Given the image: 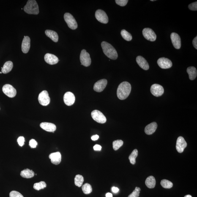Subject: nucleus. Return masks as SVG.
I'll use <instances>...</instances> for the list:
<instances>
[{"mask_svg":"<svg viewBox=\"0 0 197 197\" xmlns=\"http://www.w3.org/2000/svg\"><path fill=\"white\" fill-rule=\"evenodd\" d=\"M65 20L69 28L72 30H75L78 28V23L76 20L72 15L69 13H65L64 15Z\"/></svg>","mask_w":197,"mask_h":197,"instance_id":"nucleus-4","label":"nucleus"},{"mask_svg":"<svg viewBox=\"0 0 197 197\" xmlns=\"http://www.w3.org/2000/svg\"><path fill=\"white\" fill-rule=\"evenodd\" d=\"M101 47L104 54L110 59L115 60L117 59V51L112 45L106 42H102Z\"/></svg>","mask_w":197,"mask_h":197,"instance_id":"nucleus-2","label":"nucleus"},{"mask_svg":"<svg viewBox=\"0 0 197 197\" xmlns=\"http://www.w3.org/2000/svg\"><path fill=\"white\" fill-rule=\"evenodd\" d=\"M20 174L22 177L30 179L34 177V173L32 170L26 169L20 172Z\"/></svg>","mask_w":197,"mask_h":197,"instance_id":"nucleus-25","label":"nucleus"},{"mask_svg":"<svg viewBox=\"0 0 197 197\" xmlns=\"http://www.w3.org/2000/svg\"><path fill=\"white\" fill-rule=\"evenodd\" d=\"M112 190L113 193H117L119 191V189L117 187H113L112 188Z\"/></svg>","mask_w":197,"mask_h":197,"instance_id":"nucleus-43","label":"nucleus"},{"mask_svg":"<svg viewBox=\"0 0 197 197\" xmlns=\"http://www.w3.org/2000/svg\"><path fill=\"white\" fill-rule=\"evenodd\" d=\"M151 93L156 97H160L164 93V89L163 87L158 84L152 85L150 88Z\"/></svg>","mask_w":197,"mask_h":197,"instance_id":"nucleus-11","label":"nucleus"},{"mask_svg":"<svg viewBox=\"0 0 197 197\" xmlns=\"http://www.w3.org/2000/svg\"><path fill=\"white\" fill-rule=\"evenodd\" d=\"M187 72L188 74L189 79L190 80H194L197 77V70L194 67H188L187 69Z\"/></svg>","mask_w":197,"mask_h":197,"instance_id":"nucleus-26","label":"nucleus"},{"mask_svg":"<svg viewBox=\"0 0 197 197\" xmlns=\"http://www.w3.org/2000/svg\"><path fill=\"white\" fill-rule=\"evenodd\" d=\"M40 126L41 128L48 132L54 133L56 129V126L50 123L42 122L40 124Z\"/></svg>","mask_w":197,"mask_h":197,"instance_id":"nucleus-20","label":"nucleus"},{"mask_svg":"<svg viewBox=\"0 0 197 197\" xmlns=\"http://www.w3.org/2000/svg\"><path fill=\"white\" fill-rule=\"evenodd\" d=\"M39 103L43 106H47L50 102V98L48 92L43 91L39 94L38 97Z\"/></svg>","mask_w":197,"mask_h":197,"instance_id":"nucleus-7","label":"nucleus"},{"mask_svg":"<svg viewBox=\"0 0 197 197\" xmlns=\"http://www.w3.org/2000/svg\"><path fill=\"white\" fill-rule=\"evenodd\" d=\"M31 47V39L28 36H24L22 44V50L24 53L29 52Z\"/></svg>","mask_w":197,"mask_h":197,"instance_id":"nucleus-17","label":"nucleus"},{"mask_svg":"<svg viewBox=\"0 0 197 197\" xmlns=\"http://www.w3.org/2000/svg\"><path fill=\"white\" fill-rule=\"evenodd\" d=\"M161 185L164 188L170 189L172 188L173 186L172 182L167 180L164 179L162 180L161 182Z\"/></svg>","mask_w":197,"mask_h":197,"instance_id":"nucleus-33","label":"nucleus"},{"mask_svg":"<svg viewBox=\"0 0 197 197\" xmlns=\"http://www.w3.org/2000/svg\"><path fill=\"white\" fill-rule=\"evenodd\" d=\"M128 1L127 0H116V4L121 6H124L126 5Z\"/></svg>","mask_w":197,"mask_h":197,"instance_id":"nucleus-37","label":"nucleus"},{"mask_svg":"<svg viewBox=\"0 0 197 197\" xmlns=\"http://www.w3.org/2000/svg\"><path fill=\"white\" fill-rule=\"evenodd\" d=\"M25 141V138L23 136L20 137L17 139V142H18L19 145L21 147L24 145Z\"/></svg>","mask_w":197,"mask_h":197,"instance_id":"nucleus-39","label":"nucleus"},{"mask_svg":"<svg viewBox=\"0 0 197 197\" xmlns=\"http://www.w3.org/2000/svg\"><path fill=\"white\" fill-rule=\"evenodd\" d=\"M102 146L99 145H95L94 146V149L95 151H100L102 149Z\"/></svg>","mask_w":197,"mask_h":197,"instance_id":"nucleus-41","label":"nucleus"},{"mask_svg":"<svg viewBox=\"0 0 197 197\" xmlns=\"http://www.w3.org/2000/svg\"><path fill=\"white\" fill-rule=\"evenodd\" d=\"M108 84V81L105 79L99 80L94 84V89L98 92H102L105 89Z\"/></svg>","mask_w":197,"mask_h":197,"instance_id":"nucleus-13","label":"nucleus"},{"mask_svg":"<svg viewBox=\"0 0 197 197\" xmlns=\"http://www.w3.org/2000/svg\"><path fill=\"white\" fill-rule=\"evenodd\" d=\"M124 142L121 140H117L113 141V148L114 150H117L123 145Z\"/></svg>","mask_w":197,"mask_h":197,"instance_id":"nucleus-34","label":"nucleus"},{"mask_svg":"<svg viewBox=\"0 0 197 197\" xmlns=\"http://www.w3.org/2000/svg\"><path fill=\"white\" fill-rule=\"evenodd\" d=\"M136 61L140 67L145 70H148L149 66L147 61L141 56H138L136 58Z\"/></svg>","mask_w":197,"mask_h":197,"instance_id":"nucleus-21","label":"nucleus"},{"mask_svg":"<svg viewBox=\"0 0 197 197\" xmlns=\"http://www.w3.org/2000/svg\"><path fill=\"white\" fill-rule=\"evenodd\" d=\"M49 158L51 160V162L53 164L59 165L61 163V155L60 153L57 152L52 153L50 154Z\"/></svg>","mask_w":197,"mask_h":197,"instance_id":"nucleus-19","label":"nucleus"},{"mask_svg":"<svg viewBox=\"0 0 197 197\" xmlns=\"http://www.w3.org/2000/svg\"><path fill=\"white\" fill-rule=\"evenodd\" d=\"M138 155V151L137 150L135 149L132 152L129 156V158L130 160V163L132 164H135L136 163V158Z\"/></svg>","mask_w":197,"mask_h":197,"instance_id":"nucleus-28","label":"nucleus"},{"mask_svg":"<svg viewBox=\"0 0 197 197\" xmlns=\"http://www.w3.org/2000/svg\"><path fill=\"white\" fill-rule=\"evenodd\" d=\"M121 35L123 38L126 41H130L132 39V35L125 30H122L121 31Z\"/></svg>","mask_w":197,"mask_h":197,"instance_id":"nucleus-31","label":"nucleus"},{"mask_svg":"<svg viewBox=\"0 0 197 197\" xmlns=\"http://www.w3.org/2000/svg\"><path fill=\"white\" fill-rule=\"evenodd\" d=\"M47 187L45 182L41 181L40 182L36 183L34 184L33 188L36 190H39L45 188Z\"/></svg>","mask_w":197,"mask_h":197,"instance_id":"nucleus-32","label":"nucleus"},{"mask_svg":"<svg viewBox=\"0 0 197 197\" xmlns=\"http://www.w3.org/2000/svg\"><path fill=\"white\" fill-rule=\"evenodd\" d=\"M151 1H154V0H151Z\"/></svg>","mask_w":197,"mask_h":197,"instance_id":"nucleus-47","label":"nucleus"},{"mask_svg":"<svg viewBox=\"0 0 197 197\" xmlns=\"http://www.w3.org/2000/svg\"><path fill=\"white\" fill-rule=\"evenodd\" d=\"M157 64L161 68L166 69L171 68L172 66V63L167 58L161 57L157 60Z\"/></svg>","mask_w":197,"mask_h":197,"instance_id":"nucleus-12","label":"nucleus"},{"mask_svg":"<svg viewBox=\"0 0 197 197\" xmlns=\"http://www.w3.org/2000/svg\"><path fill=\"white\" fill-rule=\"evenodd\" d=\"M37 145V142L34 139H31L29 141V145L32 148H35L36 147Z\"/></svg>","mask_w":197,"mask_h":197,"instance_id":"nucleus-40","label":"nucleus"},{"mask_svg":"<svg viewBox=\"0 0 197 197\" xmlns=\"http://www.w3.org/2000/svg\"><path fill=\"white\" fill-rule=\"evenodd\" d=\"M106 197H113L112 194L110 193H107L105 195Z\"/></svg>","mask_w":197,"mask_h":197,"instance_id":"nucleus-45","label":"nucleus"},{"mask_svg":"<svg viewBox=\"0 0 197 197\" xmlns=\"http://www.w3.org/2000/svg\"><path fill=\"white\" fill-rule=\"evenodd\" d=\"M140 191H141V189L140 188L136 187L134 190L129 195L128 197H138L140 196Z\"/></svg>","mask_w":197,"mask_h":197,"instance_id":"nucleus-35","label":"nucleus"},{"mask_svg":"<svg viewBox=\"0 0 197 197\" xmlns=\"http://www.w3.org/2000/svg\"><path fill=\"white\" fill-rule=\"evenodd\" d=\"M46 35L50 38L52 40L55 42H58L59 39V36L56 31L51 30H47L45 31Z\"/></svg>","mask_w":197,"mask_h":197,"instance_id":"nucleus-23","label":"nucleus"},{"mask_svg":"<svg viewBox=\"0 0 197 197\" xmlns=\"http://www.w3.org/2000/svg\"><path fill=\"white\" fill-rule=\"evenodd\" d=\"M13 67V63L11 61H8L4 63L3 67H1V72L4 74L8 73L12 71Z\"/></svg>","mask_w":197,"mask_h":197,"instance_id":"nucleus-24","label":"nucleus"},{"mask_svg":"<svg viewBox=\"0 0 197 197\" xmlns=\"http://www.w3.org/2000/svg\"><path fill=\"white\" fill-rule=\"evenodd\" d=\"M132 87L128 82L124 81L118 86L117 95L118 98L120 100H124L127 98L131 91Z\"/></svg>","mask_w":197,"mask_h":197,"instance_id":"nucleus-1","label":"nucleus"},{"mask_svg":"<svg viewBox=\"0 0 197 197\" xmlns=\"http://www.w3.org/2000/svg\"><path fill=\"white\" fill-rule=\"evenodd\" d=\"M75 96L72 92H68L64 94V101L66 105L71 106L75 103Z\"/></svg>","mask_w":197,"mask_h":197,"instance_id":"nucleus-16","label":"nucleus"},{"mask_svg":"<svg viewBox=\"0 0 197 197\" xmlns=\"http://www.w3.org/2000/svg\"><path fill=\"white\" fill-rule=\"evenodd\" d=\"M2 73V72H0V73Z\"/></svg>","mask_w":197,"mask_h":197,"instance_id":"nucleus-48","label":"nucleus"},{"mask_svg":"<svg viewBox=\"0 0 197 197\" xmlns=\"http://www.w3.org/2000/svg\"><path fill=\"white\" fill-rule=\"evenodd\" d=\"M142 34L145 38L150 41H154L156 39V35L150 28H145L143 30Z\"/></svg>","mask_w":197,"mask_h":197,"instance_id":"nucleus-9","label":"nucleus"},{"mask_svg":"<svg viewBox=\"0 0 197 197\" xmlns=\"http://www.w3.org/2000/svg\"><path fill=\"white\" fill-rule=\"evenodd\" d=\"M156 181L153 176H150L146 180L145 184L148 188L152 189L155 187Z\"/></svg>","mask_w":197,"mask_h":197,"instance_id":"nucleus-27","label":"nucleus"},{"mask_svg":"<svg viewBox=\"0 0 197 197\" xmlns=\"http://www.w3.org/2000/svg\"><path fill=\"white\" fill-rule=\"evenodd\" d=\"M45 62L50 65L57 64L59 62V59L55 55L50 53H47L44 56Z\"/></svg>","mask_w":197,"mask_h":197,"instance_id":"nucleus-18","label":"nucleus"},{"mask_svg":"<svg viewBox=\"0 0 197 197\" xmlns=\"http://www.w3.org/2000/svg\"><path fill=\"white\" fill-rule=\"evenodd\" d=\"M99 138V136L97 135H94L91 137V139L93 141H96V140H98Z\"/></svg>","mask_w":197,"mask_h":197,"instance_id":"nucleus-44","label":"nucleus"},{"mask_svg":"<svg viewBox=\"0 0 197 197\" xmlns=\"http://www.w3.org/2000/svg\"><path fill=\"white\" fill-rule=\"evenodd\" d=\"M187 145V143L183 137L180 136L178 138L176 142V149L178 152H183Z\"/></svg>","mask_w":197,"mask_h":197,"instance_id":"nucleus-14","label":"nucleus"},{"mask_svg":"<svg viewBox=\"0 0 197 197\" xmlns=\"http://www.w3.org/2000/svg\"><path fill=\"white\" fill-rule=\"evenodd\" d=\"M82 190L83 193L85 194H89L92 191V186L90 184L87 183L85 184L82 186Z\"/></svg>","mask_w":197,"mask_h":197,"instance_id":"nucleus-30","label":"nucleus"},{"mask_svg":"<svg viewBox=\"0 0 197 197\" xmlns=\"http://www.w3.org/2000/svg\"><path fill=\"white\" fill-rule=\"evenodd\" d=\"M189 9L190 10L192 11H197V2L195 1V2L189 4L188 6Z\"/></svg>","mask_w":197,"mask_h":197,"instance_id":"nucleus-38","label":"nucleus"},{"mask_svg":"<svg viewBox=\"0 0 197 197\" xmlns=\"http://www.w3.org/2000/svg\"><path fill=\"white\" fill-rule=\"evenodd\" d=\"M171 38L174 48L180 49L181 47V39L179 35L175 33H172L171 35Z\"/></svg>","mask_w":197,"mask_h":197,"instance_id":"nucleus-15","label":"nucleus"},{"mask_svg":"<svg viewBox=\"0 0 197 197\" xmlns=\"http://www.w3.org/2000/svg\"><path fill=\"white\" fill-rule=\"evenodd\" d=\"M192 197L191 196V195H186V196H185V197Z\"/></svg>","mask_w":197,"mask_h":197,"instance_id":"nucleus-46","label":"nucleus"},{"mask_svg":"<svg viewBox=\"0 0 197 197\" xmlns=\"http://www.w3.org/2000/svg\"><path fill=\"white\" fill-rule=\"evenodd\" d=\"M96 19L100 23L107 24L108 22V18L105 12L102 10H97L95 14Z\"/></svg>","mask_w":197,"mask_h":197,"instance_id":"nucleus-10","label":"nucleus"},{"mask_svg":"<svg viewBox=\"0 0 197 197\" xmlns=\"http://www.w3.org/2000/svg\"><path fill=\"white\" fill-rule=\"evenodd\" d=\"M23 10L26 13L30 15H38L39 13V7L37 1L35 0L28 1Z\"/></svg>","mask_w":197,"mask_h":197,"instance_id":"nucleus-3","label":"nucleus"},{"mask_svg":"<svg viewBox=\"0 0 197 197\" xmlns=\"http://www.w3.org/2000/svg\"><path fill=\"white\" fill-rule=\"evenodd\" d=\"M84 181V177L81 175L78 174L75 178V184L77 186L81 187Z\"/></svg>","mask_w":197,"mask_h":197,"instance_id":"nucleus-29","label":"nucleus"},{"mask_svg":"<svg viewBox=\"0 0 197 197\" xmlns=\"http://www.w3.org/2000/svg\"><path fill=\"white\" fill-rule=\"evenodd\" d=\"M2 91L6 95L10 98L15 97L17 94L16 90L12 85L9 84H5L3 86Z\"/></svg>","mask_w":197,"mask_h":197,"instance_id":"nucleus-8","label":"nucleus"},{"mask_svg":"<svg viewBox=\"0 0 197 197\" xmlns=\"http://www.w3.org/2000/svg\"><path fill=\"white\" fill-rule=\"evenodd\" d=\"M157 124L156 123L153 122L148 124L145 129V133L147 135H151L156 130Z\"/></svg>","mask_w":197,"mask_h":197,"instance_id":"nucleus-22","label":"nucleus"},{"mask_svg":"<svg viewBox=\"0 0 197 197\" xmlns=\"http://www.w3.org/2000/svg\"><path fill=\"white\" fill-rule=\"evenodd\" d=\"M91 116L94 121L99 123L103 124L106 122V117L103 113L99 110H94L92 111L91 113Z\"/></svg>","mask_w":197,"mask_h":197,"instance_id":"nucleus-5","label":"nucleus"},{"mask_svg":"<svg viewBox=\"0 0 197 197\" xmlns=\"http://www.w3.org/2000/svg\"><path fill=\"white\" fill-rule=\"evenodd\" d=\"M10 197H24L21 193L15 190L11 192L10 193Z\"/></svg>","mask_w":197,"mask_h":197,"instance_id":"nucleus-36","label":"nucleus"},{"mask_svg":"<svg viewBox=\"0 0 197 197\" xmlns=\"http://www.w3.org/2000/svg\"><path fill=\"white\" fill-rule=\"evenodd\" d=\"M80 61L81 65L85 67H89L91 63L90 56L86 50H82L80 55Z\"/></svg>","mask_w":197,"mask_h":197,"instance_id":"nucleus-6","label":"nucleus"},{"mask_svg":"<svg viewBox=\"0 0 197 197\" xmlns=\"http://www.w3.org/2000/svg\"><path fill=\"white\" fill-rule=\"evenodd\" d=\"M192 44L193 45V47L197 49V37H196L193 39V41H192Z\"/></svg>","mask_w":197,"mask_h":197,"instance_id":"nucleus-42","label":"nucleus"}]
</instances>
